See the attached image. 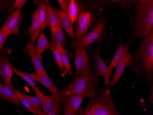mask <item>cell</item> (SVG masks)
I'll return each mask as SVG.
<instances>
[{
    "label": "cell",
    "mask_w": 153,
    "mask_h": 115,
    "mask_svg": "<svg viewBox=\"0 0 153 115\" xmlns=\"http://www.w3.org/2000/svg\"><path fill=\"white\" fill-rule=\"evenodd\" d=\"M24 51L30 57L34 70H36V73L37 75L47 74L41 61V54L38 53L35 51L33 45L31 44L30 42L27 43L24 48Z\"/></svg>",
    "instance_id": "obj_11"
},
{
    "label": "cell",
    "mask_w": 153,
    "mask_h": 115,
    "mask_svg": "<svg viewBox=\"0 0 153 115\" xmlns=\"http://www.w3.org/2000/svg\"><path fill=\"white\" fill-rule=\"evenodd\" d=\"M57 14L59 16L61 27L63 28L65 32L74 39L75 38L74 32L73 29V25L70 22L67 13L62 10L57 9Z\"/></svg>",
    "instance_id": "obj_20"
},
{
    "label": "cell",
    "mask_w": 153,
    "mask_h": 115,
    "mask_svg": "<svg viewBox=\"0 0 153 115\" xmlns=\"http://www.w3.org/2000/svg\"><path fill=\"white\" fill-rule=\"evenodd\" d=\"M100 45H98L94 51L91 50L90 48L88 49L94 59L95 74L97 77L99 76L104 77L105 85L106 86L109 84L112 71L109 70L108 66L100 57Z\"/></svg>",
    "instance_id": "obj_9"
},
{
    "label": "cell",
    "mask_w": 153,
    "mask_h": 115,
    "mask_svg": "<svg viewBox=\"0 0 153 115\" xmlns=\"http://www.w3.org/2000/svg\"><path fill=\"white\" fill-rule=\"evenodd\" d=\"M51 33V41L50 44L54 45L55 47L60 45L64 48L67 41V38L62 28L58 27L55 29Z\"/></svg>",
    "instance_id": "obj_23"
},
{
    "label": "cell",
    "mask_w": 153,
    "mask_h": 115,
    "mask_svg": "<svg viewBox=\"0 0 153 115\" xmlns=\"http://www.w3.org/2000/svg\"><path fill=\"white\" fill-rule=\"evenodd\" d=\"M91 106V101H89L88 105L84 108H80L76 111V115H93L90 110Z\"/></svg>",
    "instance_id": "obj_31"
},
{
    "label": "cell",
    "mask_w": 153,
    "mask_h": 115,
    "mask_svg": "<svg viewBox=\"0 0 153 115\" xmlns=\"http://www.w3.org/2000/svg\"><path fill=\"white\" fill-rule=\"evenodd\" d=\"M57 2L61 7L62 11L66 12L69 3L70 2V1H69V0H58Z\"/></svg>",
    "instance_id": "obj_33"
},
{
    "label": "cell",
    "mask_w": 153,
    "mask_h": 115,
    "mask_svg": "<svg viewBox=\"0 0 153 115\" xmlns=\"http://www.w3.org/2000/svg\"><path fill=\"white\" fill-rule=\"evenodd\" d=\"M43 109L46 113L60 110V103L56 101L52 96L45 95L41 97Z\"/></svg>",
    "instance_id": "obj_19"
},
{
    "label": "cell",
    "mask_w": 153,
    "mask_h": 115,
    "mask_svg": "<svg viewBox=\"0 0 153 115\" xmlns=\"http://www.w3.org/2000/svg\"><path fill=\"white\" fill-rule=\"evenodd\" d=\"M7 36L3 32L0 31V51L4 47V45L7 39Z\"/></svg>",
    "instance_id": "obj_34"
},
{
    "label": "cell",
    "mask_w": 153,
    "mask_h": 115,
    "mask_svg": "<svg viewBox=\"0 0 153 115\" xmlns=\"http://www.w3.org/2000/svg\"><path fill=\"white\" fill-rule=\"evenodd\" d=\"M83 97L82 96L75 95L62 98L58 102L62 103L64 110L76 112L79 109Z\"/></svg>",
    "instance_id": "obj_13"
},
{
    "label": "cell",
    "mask_w": 153,
    "mask_h": 115,
    "mask_svg": "<svg viewBox=\"0 0 153 115\" xmlns=\"http://www.w3.org/2000/svg\"><path fill=\"white\" fill-rule=\"evenodd\" d=\"M75 54V76L86 73L89 69V57L85 49L77 48Z\"/></svg>",
    "instance_id": "obj_10"
},
{
    "label": "cell",
    "mask_w": 153,
    "mask_h": 115,
    "mask_svg": "<svg viewBox=\"0 0 153 115\" xmlns=\"http://www.w3.org/2000/svg\"><path fill=\"white\" fill-rule=\"evenodd\" d=\"M136 17L131 26V38L143 39L153 31V1H135Z\"/></svg>",
    "instance_id": "obj_2"
},
{
    "label": "cell",
    "mask_w": 153,
    "mask_h": 115,
    "mask_svg": "<svg viewBox=\"0 0 153 115\" xmlns=\"http://www.w3.org/2000/svg\"><path fill=\"white\" fill-rule=\"evenodd\" d=\"M118 115V112H117V113H114V114H111V115Z\"/></svg>",
    "instance_id": "obj_37"
},
{
    "label": "cell",
    "mask_w": 153,
    "mask_h": 115,
    "mask_svg": "<svg viewBox=\"0 0 153 115\" xmlns=\"http://www.w3.org/2000/svg\"><path fill=\"white\" fill-rule=\"evenodd\" d=\"M95 4H82L81 10L75 23V36L79 38L86 34L96 24L98 12Z\"/></svg>",
    "instance_id": "obj_3"
},
{
    "label": "cell",
    "mask_w": 153,
    "mask_h": 115,
    "mask_svg": "<svg viewBox=\"0 0 153 115\" xmlns=\"http://www.w3.org/2000/svg\"><path fill=\"white\" fill-rule=\"evenodd\" d=\"M31 17L32 18V22L29 29V32L30 37V43L33 45L34 42L41 32V26L40 21L39 19L37 10L34 12Z\"/></svg>",
    "instance_id": "obj_16"
},
{
    "label": "cell",
    "mask_w": 153,
    "mask_h": 115,
    "mask_svg": "<svg viewBox=\"0 0 153 115\" xmlns=\"http://www.w3.org/2000/svg\"><path fill=\"white\" fill-rule=\"evenodd\" d=\"M56 47L60 52L62 62L64 68L69 74L71 76L73 72H72V66H71V62H70V58L73 57V53L68 50H65L60 45L56 46Z\"/></svg>",
    "instance_id": "obj_25"
},
{
    "label": "cell",
    "mask_w": 153,
    "mask_h": 115,
    "mask_svg": "<svg viewBox=\"0 0 153 115\" xmlns=\"http://www.w3.org/2000/svg\"><path fill=\"white\" fill-rule=\"evenodd\" d=\"M49 49L51 50L53 54L54 60L56 62L58 68L61 72L62 77H65L67 75V71L63 66L61 59V54L59 50L54 45L50 43Z\"/></svg>",
    "instance_id": "obj_26"
},
{
    "label": "cell",
    "mask_w": 153,
    "mask_h": 115,
    "mask_svg": "<svg viewBox=\"0 0 153 115\" xmlns=\"http://www.w3.org/2000/svg\"><path fill=\"white\" fill-rule=\"evenodd\" d=\"M82 7V2L71 0L66 12L72 25L74 24L78 19Z\"/></svg>",
    "instance_id": "obj_18"
},
{
    "label": "cell",
    "mask_w": 153,
    "mask_h": 115,
    "mask_svg": "<svg viewBox=\"0 0 153 115\" xmlns=\"http://www.w3.org/2000/svg\"><path fill=\"white\" fill-rule=\"evenodd\" d=\"M38 6L37 12L41 26V32H44L48 24L49 2L48 1H37L34 2Z\"/></svg>",
    "instance_id": "obj_14"
},
{
    "label": "cell",
    "mask_w": 153,
    "mask_h": 115,
    "mask_svg": "<svg viewBox=\"0 0 153 115\" xmlns=\"http://www.w3.org/2000/svg\"><path fill=\"white\" fill-rule=\"evenodd\" d=\"M49 45L50 43L47 41L44 33H41L39 35L34 50L38 53L42 54L45 50L49 49Z\"/></svg>",
    "instance_id": "obj_28"
},
{
    "label": "cell",
    "mask_w": 153,
    "mask_h": 115,
    "mask_svg": "<svg viewBox=\"0 0 153 115\" xmlns=\"http://www.w3.org/2000/svg\"><path fill=\"white\" fill-rule=\"evenodd\" d=\"M26 2V0H16L14 2L13 5V9L16 8V9L21 11Z\"/></svg>",
    "instance_id": "obj_32"
},
{
    "label": "cell",
    "mask_w": 153,
    "mask_h": 115,
    "mask_svg": "<svg viewBox=\"0 0 153 115\" xmlns=\"http://www.w3.org/2000/svg\"><path fill=\"white\" fill-rule=\"evenodd\" d=\"M0 83H1V79L0 78Z\"/></svg>",
    "instance_id": "obj_38"
},
{
    "label": "cell",
    "mask_w": 153,
    "mask_h": 115,
    "mask_svg": "<svg viewBox=\"0 0 153 115\" xmlns=\"http://www.w3.org/2000/svg\"><path fill=\"white\" fill-rule=\"evenodd\" d=\"M0 98L5 99L13 104H20V102L16 95V89L1 83H0Z\"/></svg>",
    "instance_id": "obj_15"
},
{
    "label": "cell",
    "mask_w": 153,
    "mask_h": 115,
    "mask_svg": "<svg viewBox=\"0 0 153 115\" xmlns=\"http://www.w3.org/2000/svg\"><path fill=\"white\" fill-rule=\"evenodd\" d=\"M12 68L14 74H16L21 78H22L26 83L29 84L33 90V91L36 93L37 96L41 97L44 95L43 92L37 86L36 84L35 83V80L33 76V73H26L23 72L19 71L16 68H14L13 65H12Z\"/></svg>",
    "instance_id": "obj_17"
},
{
    "label": "cell",
    "mask_w": 153,
    "mask_h": 115,
    "mask_svg": "<svg viewBox=\"0 0 153 115\" xmlns=\"http://www.w3.org/2000/svg\"><path fill=\"white\" fill-rule=\"evenodd\" d=\"M111 86L100 88L91 100L90 110L93 115H110L117 113L111 95Z\"/></svg>",
    "instance_id": "obj_4"
},
{
    "label": "cell",
    "mask_w": 153,
    "mask_h": 115,
    "mask_svg": "<svg viewBox=\"0 0 153 115\" xmlns=\"http://www.w3.org/2000/svg\"><path fill=\"white\" fill-rule=\"evenodd\" d=\"M13 3L12 1L0 0V17L7 13H12Z\"/></svg>",
    "instance_id": "obj_29"
},
{
    "label": "cell",
    "mask_w": 153,
    "mask_h": 115,
    "mask_svg": "<svg viewBox=\"0 0 153 115\" xmlns=\"http://www.w3.org/2000/svg\"><path fill=\"white\" fill-rule=\"evenodd\" d=\"M98 82V77L90 67L86 73L76 76L66 89L60 91L56 95H52L51 96L58 102L62 98L74 95L92 98L96 95Z\"/></svg>",
    "instance_id": "obj_1"
},
{
    "label": "cell",
    "mask_w": 153,
    "mask_h": 115,
    "mask_svg": "<svg viewBox=\"0 0 153 115\" xmlns=\"http://www.w3.org/2000/svg\"><path fill=\"white\" fill-rule=\"evenodd\" d=\"M12 48L4 47L0 51V76L4 84L12 89H14L11 84V78L13 73L12 65L8 60Z\"/></svg>",
    "instance_id": "obj_7"
},
{
    "label": "cell",
    "mask_w": 153,
    "mask_h": 115,
    "mask_svg": "<svg viewBox=\"0 0 153 115\" xmlns=\"http://www.w3.org/2000/svg\"><path fill=\"white\" fill-rule=\"evenodd\" d=\"M33 76L35 81L44 86L52 92V95H56L60 91L56 86L51 80L49 77H48L47 74L37 75L36 73H33Z\"/></svg>",
    "instance_id": "obj_21"
},
{
    "label": "cell",
    "mask_w": 153,
    "mask_h": 115,
    "mask_svg": "<svg viewBox=\"0 0 153 115\" xmlns=\"http://www.w3.org/2000/svg\"><path fill=\"white\" fill-rule=\"evenodd\" d=\"M133 60L140 62L148 80L151 82L153 73V31L143 39L140 49L135 54Z\"/></svg>",
    "instance_id": "obj_5"
},
{
    "label": "cell",
    "mask_w": 153,
    "mask_h": 115,
    "mask_svg": "<svg viewBox=\"0 0 153 115\" xmlns=\"http://www.w3.org/2000/svg\"><path fill=\"white\" fill-rule=\"evenodd\" d=\"M61 114V110L58 111H55V112H51V113H46L44 111H42L39 114V115H60Z\"/></svg>",
    "instance_id": "obj_35"
},
{
    "label": "cell",
    "mask_w": 153,
    "mask_h": 115,
    "mask_svg": "<svg viewBox=\"0 0 153 115\" xmlns=\"http://www.w3.org/2000/svg\"><path fill=\"white\" fill-rule=\"evenodd\" d=\"M16 93L20 102L27 109L30 111L32 112L33 114H34V115H39L40 113H39L36 109V108L34 107L33 104L30 101V100L27 97L26 95H25V93L20 92L19 91L16 90Z\"/></svg>",
    "instance_id": "obj_27"
},
{
    "label": "cell",
    "mask_w": 153,
    "mask_h": 115,
    "mask_svg": "<svg viewBox=\"0 0 153 115\" xmlns=\"http://www.w3.org/2000/svg\"><path fill=\"white\" fill-rule=\"evenodd\" d=\"M133 57L130 53H128L124 58L116 66V71L113 76V79L110 83V85H117L119 82L121 77L125 70L130 65H131L133 62Z\"/></svg>",
    "instance_id": "obj_12"
},
{
    "label": "cell",
    "mask_w": 153,
    "mask_h": 115,
    "mask_svg": "<svg viewBox=\"0 0 153 115\" xmlns=\"http://www.w3.org/2000/svg\"><path fill=\"white\" fill-rule=\"evenodd\" d=\"M63 115H76V112H71V111L64 110Z\"/></svg>",
    "instance_id": "obj_36"
},
{
    "label": "cell",
    "mask_w": 153,
    "mask_h": 115,
    "mask_svg": "<svg viewBox=\"0 0 153 115\" xmlns=\"http://www.w3.org/2000/svg\"><path fill=\"white\" fill-rule=\"evenodd\" d=\"M24 19L23 14L20 10L16 9L14 12L9 14L0 31L8 37L11 35H19L20 24Z\"/></svg>",
    "instance_id": "obj_8"
},
{
    "label": "cell",
    "mask_w": 153,
    "mask_h": 115,
    "mask_svg": "<svg viewBox=\"0 0 153 115\" xmlns=\"http://www.w3.org/2000/svg\"><path fill=\"white\" fill-rule=\"evenodd\" d=\"M106 25V21L104 19L100 18L97 20L96 25L91 31L79 38L73 40L71 47L75 50L77 48L88 49L94 42L97 41L100 43L104 38Z\"/></svg>",
    "instance_id": "obj_6"
},
{
    "label": "cell",
    "mask_w": 153,
    "mask_h": 115,
    "mask_svg": "<svg viewBox=\"0 0 153 115\" xmlns=\"http://www.w3.org/2000/svg\"><path fill=\"white\" fill-rule=\"evenodd\" d=\"M27 97L29 98L34 107L39 112L41 113L42 111L43 107L42 104L41 97L37 96H29L26 95Z\"/></svg>",
    "instance_id": "obj_30"
},
{
    "label": "cell",
    "mask_w": 153,
    "mask_h": 115,
    "mask_svg": "<svg viewBox=\"0 0 153 115\" xmlns=\"http://www.w3.org/2000/svg\"><path fill=\"white\" fill-rule=\"evenodd\" d=\"M47 26L50 29L51 32L55 31L57 28L61 27L57 9L51 5L49 8Z\"/></svg>",
    "instance_id": "obj_24"
},
{
    "label": "cell",
    "mask_w": 153,
    "mask_h": 115,
    "mask_svg": "<svg viewBox=\"0 0 153 115\" xmlns=\"http://www.w3.org/2000/svg\"><path fill=\"white\" fill-rule=\"evenodd\" d=\"M128 48L127 46H125L122 41H120L114 57L109 66H108L109 70L112 71L113 68L116 67L117 65L119 64L124 58V57L128 53Z\"/></svg>",
    "instance_id": "obj_22"
}]
</instances>
